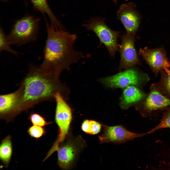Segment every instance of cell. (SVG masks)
I'll list each match as a JSON object with an SVG mask.
<instances>
[{
    "mask_svg": "<svg viewBox=\"0 0 170 170\" xmlns=\"http://www.w3.org/2000/svg\"><path fill=\"white\" fill-rule=\"evenodd\" d=\"M47 38L43 62L40 66L45 70L60 75L64 70L84 57L81 51L74 49L77 38L75 34L64 27H55L46 22Z\"/></svg>",
    "mask_w": 170,
    "mask_h": 170,
    "instance_id": "cell-1",
    "label": "cell"
},
{
    "mask_svg": "<svg viewBox=\"0 0 170 170\" xmlns=\"http://www.w3.org/2000/svg\"><path fill=\"white\" fill-rule=\"evenodd\" d=\"M28 68V73L19 89L20 97L17 112L42 100H55L58 93L67 98L69 91L60 81V76L33 64H29Z\"/></svg>",
    "mask_w": 170,
    "mask_h": 170,
    "instance_id": "cell-2",
    "label": "cell"
},
{
    "mask_svg": "<svg viewBox=\"0 0 170 170\" xmlns=\"http://www.w3.org/2000/svg\"><path fill=\"white\" fill-rule=\"evenodd\" d=\"M38 30V20L26 15L15 22L7 37L11 45H21L36 40Z\"/></svg>",
    "mask_w": 170,
    "mask_h": 170,
    "instance_id": "cell-3",
    "label": "cell"
},
{
    "mask_svg": "<svg viewBox=\"0 0 170 170\" xmlns=\"http://www.w3.org/2000/svg\"><path fill=\"white\" fill-rule=\"evenodd\" d=\"M88 30L92 31L99 39L100 44H103L107 49L111 57L119 50L120 45L117 43L118 37L120 32L113 30L108 26L104 19L94 17L83 25Z\"/></svg>",
    "mask_w": 170,
    "mask_h": 170,
    "instance_id": "cell-4",
    "label": "cell"
},
{
    "mask_svg": "<svg viewBox=\"0 0 170 170\" xmlns=\"http://www.w3.org/2000/svg\"><path fill=\"white\" fill-rule=\"evenodd\" d=\"M114 75L104 78L102 82L112 88H125L130 85L144 84L150 80L148 76L138 69L131 68Z\"/></svg>",
    "mask_w": 170,
    "mask_h": 170,
    "instance_id": "cell-5",
    "label": "cell"
},
{
    "mask_svg": "<svg viewBox=\"0 0 170 170\" xmlns=\"http://www.w3.org/2000/svg\"><path fill=\"white\" fill-rule=\"evenodd\" d=\"M55 99L56 102L55 120L59 127V133L53 145L57 148L68 132L72 120V113L71 108L60 93H58L56 94Z\"/></svg>",
    "mask_w": 170,
    "mask_h": 170,
    "instance_id": "cell-6",
    "label": "cell"
},
{
    "mask_svg": "<svg viewBox=\"0 0 170 170\" xmlns=\"http://www.w3.org/2000/svg\"><path fill=\"white\" fill-rule=\"evenodd\" d=\"M102 125L103 133L99 137L101 144L112 142L121 144L148 134L147 132L138 134L131 132L120 125L112 126Z\"/></svg>",
    "mask_w": 170,
    "mask_h": 170,
    "instance_id": "cell-7",
    "label": "cell"
},
{
    "mask_svg": "<svg viewBox=\"0 0 170 170\" xmlns=\"http://www.w3.org/2000/svg\"><path fill=\"white\" fill-rule=\"evenodd\" d=\"M135 35L126 33L121 36L122 42L119 49L120 60L118 67L119 70L141 64L135 46Z\"/></svg>",
    "mask_w": 170,
    "mask_h": 170,
    "instance_id": "cell-8",
    "label": "cell"
},
{
    "mask_svg": "<svg viewBox=\"0 0 170 170\" xmlns=\"http://www.w3.org/2000/svg\"><path fill=\"white\" fill-rule=\"evenodd\" d=\"M138 54L142 57L156 76L159 72L170 68V63L163 47L153 49L140 48Z\"/></svg>",
    "mask_w": 170,
    "mask_h": 170,
    "instance_id": "cell-9",
    "label": "cell"
},
{
    "mask_svg": "<svg viewBox=\"0 0 170 170\" xmlns=\"http://www.w3.org/2000/svg\"><path fill=\"white\" fill-rule=\"evenodd\" d=\"M116 16L125 28L126 33L135 35L140 25L141 17L134 3L129 2L121 5L117 12Z\"/></svg>",
    "mask_w": 170,
    "mask_h": 170,
    "instance_id": "cell-10",
    "label": "cell"
},
{
    "mask_svg": "<svg viewBox=\"0 0 170 170\" xmlns=\"http://www.w3.org/2000/svg\"><path fill=\"white\" fill-rule=\"evenodd\" d=\"M150 89L138 108L142 115L145 117L151 116L155 111L163 110L170 106V99L155 89Z\"/></svg>",
    "mask_w": 170,
    "mask_h": 170,
    "instance_id": "cell-11",
    "label": "cell"
},
{
    "mask_svg": "<svg viewBox=\"0 0 170 170\" xmlns=\"http://www.w3.org/2000/svg\"><path fill=\"white\" fill-rule=\"evenodd\" d=\"M19 90L8 94L0 96V113L1 119L9 122L13 119V115L19 105L20 99Z\"/></svg>",
    "mask_w": 170,
    "mask_h": 170,
    "instance_id": "cell-12",
    "label": "cell"
},
{
    "mask_svg": "<svg viewBox=\"0 0 170 170\" xmlns=\"http://www.w3.org/2000/svg\"><path fill=\"white\" fill-rule=\"evenodd\" d=\"M146 95L137 88L130 85L125 88L123 92L121 105L127 107L143 99Z\"/></svg>",
    "mask_w": 170,
    "mask_h": 170,
    "instance_id": "cell-13",
    "label": "cell"
},
{
    "mask_svg": "<svg viewBox=\"0 0 170 170\" xmlns=\"http://www.w3.org/2000/svg\"><path fill=\"white\" fill-rule=\"evenodd\" d=\"M57 151L59 166L63 168H68L75 157V151L74 148L72 145L68 144L59 148Z\"/></svg>",
    "mask_w": 170,
    "mask_h": 170,
    "instance_id": "cell-14",
    "label": "cell"
},
{
    "mask_svg": "<svg viewBox=\"0 0 170 170\" xmlns=\"http://www.w3.org/2000/svg\"><path fill=\"white\" fill-rule=\"evenodd\" d=\"M160 72L161 76L160 80L152 84L150 88L155 89L170 99V70L167 68Z\"/></svg>",
    "mask_w": 170,
    "mask_h": 170,
    "instance_id": "cell-15",
    "label": "cell"
},
{
    "mask_svg": "<svg viewBox=\"0 0 170 170\" xmlns=\"http://www.w3.org/2000/svg\"><path fill=\"white\" fill-rule=\"evenodd\" d=\"M34 8L43 15L47 14L50 20L51 24L55 26L62 25L53 13L47 0H30Z\"/></svg>",
    "mask_w": 170,
    "mask_h": 170,
    "instance_id": "cell-16",
    "label": "cell"
},
{
    "mask_svg": "<svg viewBox=\"0 0 170 170\" xmlns=\"http://www.w3.org/2000/svg\"><path fill=\"white\" fill-rule=\"evenodd\" d=\"M13 153L11 136L8 135L2 140L0 145V159L6 167L9 165Z\"/></svg>",
    "mask_w": 170,
    "mask_h": 170,
    "instance_id": "cell-17",
    "label": "cell"
},
{
    "mask_svg": "<svg viewBox=\"0 0 170 170\" xmlns=\"http://www.w3.org/2000/svg\"><path fill=\"white\" fill-rule=\"evenodd\" d=\"M102 125L96 121L85 120L82 123L81 129L84 132L89 134L95 135L101 131Z\"/></svg>",
    "mask_w": 170,
    "mask_h": 170,
    "instance_id": "cell-18",
    "label": "cell"
},
{
    "mask_svg": "<svg viewBox=\"0 0 170 170\" xmlns=\"http://www.w3.org/2000/svg\"><path fill=\"white\" fill-rule=\"evenodd\" d=\"M163 110L164 112L160 122L157 126L147 132L148 134L154 133L160 129L170 128V106Z\"/></svg>",
    "mask_w": 170,
    "mask_h": 170,
    "instance_id": "cell-19",
    "label": "cell"
},
{
    "mask_svg": "<svg viewBox=\"0 0 170 170\" xmlns=\"http://www.w3.org/2000/svg\"><path fill=\"white\" fill-rule=\"evenodd\" d=\"M10 44L8 41L7 35L5 34L2 29L0 30V51H7L14 55H17L19 53L14 50L11 47Z\"/></svg>",
    "mask_w": 170,
    "mask_h": 170,
    "instance_id": "cell-20",
    "label": "cell"
},
{
    "mask_svg": "<svg viewBox=\"0 0 170 170\" xmlns=\"http://www.w3.org/2000/svg\"><path fill=\"white\" fill-rule=\"evenodd\" d=\"M27 132L31 137L38 140L46 134V131L43 127L33 125L28 128Z\"/></svg>",
    "mask_w": 170,
    "mask_h": 170,
    "instance_id": "cell-21",
    "label": "cell"
},
{
    "mask_svg": "<svg viewBox=\"0 0 170 170\" xmlns=\"http://www.w3.org/2000/svg\"><path fill=\"white\" fill-rule=\"evenodd\" d=\"M28 119L33 125L42 127L45 126L52 123L47 122L45 118L36 113L30 114L29 115Z\"/></svg>",
    "mask_w": 170,
    "mask_h": 170,
    "instance_id": "cell-22",
    "label": "cell"
},
{
    "mask_svg": "<svg viewBox=\"0 0 170 170\" xmlns=\"http://www.w3.org/2000/svg\"><path fill=\"white\" fill-rule=\"evenodd\" d=\"M113 1L115 2L116 1V0H112Z\"/></svg>",
    "mask_w": 170,
    "mask_h": 170,
    "instance_id": "cell-23",
    "label": "cell"
}]
</instances>
